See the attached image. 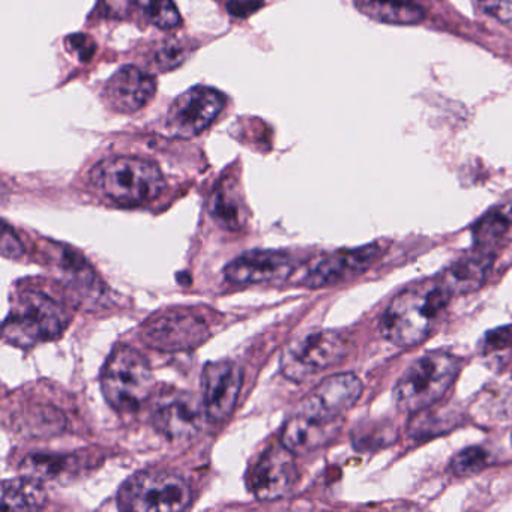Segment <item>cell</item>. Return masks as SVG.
Segmentation results:
<instances>
[{
    "label": "cell",
    "mask_w": 512,
    "mask_h": 512,
    "mask_svg": "<svg viewBox=\"0 0 512 512\" xmlns=\"http://www.w3.org/2000/svg\"><path fill=\"white\" fill-rule=\"evenodd\" d=\"M461 370V359L446 352H428L409 365L392 392L400 412L419 413L436 404L451 388Z\"/></svg>",
    "instance_id": "3"
},
{
    "label": "cell",
    "mask_w": 512,
    "mask_h": 512,
    "mask_svg": "<svg viewBox=\"0 0 512 512\" xmlns=\"http://www.w3.org/2000/svg\"><path fill=\"white\" fill-rule=\"evenodd\" d=\"M155 91L157 85L154 77L143 73L139 68L127 65L110 77L104 88V97L113 110L130 115L148 106Z\"/></svg>",
    "instance_id": "16"
},
{
    "label": "cell",
    "mask_w": 512,
    "mask_h": 512,
    "mask_svg": "<svg viewBox=\"0 0 512 512\" xmlns=\"http://www.w3.org/2000/svg\"><path fill=\"white\" fill-rule=\"evenodd\" d=\"M226 107V97L217 89L196 86L179 95L167 113V131L181 139L199 136Z\"/></svg>",
    "instance_id": "10"
},
{
    "label": "cell",
    "mask_w": 512,
    "mask_h": 512,
    "mask_svg": "<svg viewBox=\"0 0 512 512\" xmlns=\"http://www.w3.org/2000/svg\"><path fill=\"white\" fill-rule=\"evenodd\" d=\"M451 298L439 277L412 284L392 299L380 319V332L395 346H418L437 328Z\"/></svg>",
    "instance_id": "1"
},
{
    "label": "cell",
    "mask_w": 512,
    "mask_h": 512,
    "mask_svg": "<svg viewBox=\"0 0 512 512\" xmlns=\"http://www.w3.org/2000/svg\"><path fill=\"white\" fill-rule=\"evenodd\" d=\"M349 349V338L341 332H307L284 347L281 373L292 382H305L343 361Z\"/></svg>",
    "instance_id": "7"
},
{
    "label": "cell",
    "mask_w": 512,
    "mask_h": 512,
    "mask_svg": "<svg viewBox=\"0 0 512 512\" xmlns=\"http://www.w3.org/2000/svg\"><path fill=\"white\" fill-rule=\"evenodd\" d=\"M263 0H230L227 10L232 16L247 17L262 7Z\"/></svg>",
    "instance_id": "30"
},
{
    "label": "cell",
    "mask_w": 512,
    "mask_h": 512,
    "mask_svg": "<svg viewBox=\"0 0 512 512\" xmlns=\"http://www.w3.org/2000/svg\"><path fill=\"white\" fill-rule=\"evenodd\" d=\"M478 4L488 16L512 26V0H478Z\"/></svg>",
    "instance_id": "27"
},
{
    "label": "cell",
    "mask_w": 512,
    "mask_h": 512,
    "mask_svg": "<svg viewBox=\"0 0 512 512\" xmlns=\"http://www.w3.org/2000/svg\"><path fill=\"white\" fill-rule=\"evenodd\" d=\"M493 262L494 256L490 251L476 248L475 253L457 260L439 278L452 296L467 295L484 284Z\"/></svg>",
    "instance_id": "17"
},
{
    "label": "cell",
    "mask_w": 512,
    "mask_h": 512,
    "mask_svg": "<svg viewBox=\"0 0 512 512\" xmlns=\"http://www.w3.org/2000/svg\"><path fill=\"white\" fill-rule=\"evenodd\" d=\"M359 13L383 25L413 26L424 22L425 13L413 0H353Z\"/></svg>",
    "instance_id": "19"
},
{
    "label": "cell",
    "mask_w": 512,
    "mask_h": 512,
    "mask_svg": "<svg viewBox=\"0 0 512 512\" xmlns=\"http://www.w3.org/2000/svg\"><path fill=\"white\" fill-rule=\"evenodd\" d=\"M512 226V200L496 206L476 221L472 229L473 242L478 250H490Z\"/></svg>",
    "instance_id": "21"
},
{
    "label": "cell",
    "mask_w": 512,
    "mask_h": 512,
    "mask_svg": "<svg viewBox=\"0 0 512 512\" xmlns=\"http://www.w3.org/2000/svg\"><path fill=\"white\" fill-rule=\"evenodd\" d=\"M67 49L77 55L80 62H88L94 56L95 43L88 35L74 34L67 38Z\"/></svg>",
    "instance_id": "28"
},
{
    "label": "cell",
    "mask_w": 512,
    "mask_h": 512,
    "mask_svg": "<svg viewBox=\"0 0 512 512\" xmlns=\"http://www.w3.org/2000/svg\"><path fill=\"white\" fill-rule=\"evenodd\" d=\"M203 395L209 422H223L232 415L242 388V368L236 362H209L203 370Z\"/></svg>",
    "instance_id": "14"
},
{
    "label": "cell",
    "mask_w": 512,
    "mask_h": 512,
    "mask_svg": "<svg viewBox=\"0 0 512 512\" xmlns=\"http://www.w3.org/2000/svg\"><path fill=\"white\" fill-rule=\"evenodd\" d=\"M101 391L118 412L139 410L154 391V374L148 359L134 347H116L101 371Z\"/></svg>",
    "instance_id": "4"
},
{
    "label": "cell",
    "mask_w": 512,
    "mask_h": 512,
    "mask_svg": "<svg viewBox=\"0 0 512 512\" xmlns=\"http://www.w3.org/2000/svg\"><path fill=\"white\" fill-rule=\"evenodd\" d=\"M95 190L119 206H142L152 202L166 187L163 173L154 163L136 157L100 161L92 169Z\"/></svg>",
    "instance_id": "2"
},
{
    "label": "cell",
    "mask_w": 512,
    "mask_h": 512,
    "mask_svg": "<svg viewBox=\"0 0 512 512\" xmlns=\"http://www.w3.org/2000/svg\"><path fill=\"white\" fill-rule=\"evenodd\" d=\"M490 464V454L481 446H469L449 461V472L458 478L476 475Z\"/></svg>",
    "instance_id": "25"
},
{
    "label": "cell",
    "mask_w": 512,
    "mask_h": 512,
    "mask_svg": "<svg viewBox=\"0 0 512 512\" xmlns=\"http://www.w3.org/2000/svg\"><path fill=\"white\" fill-rule=\"evenodd\" d=\"M131 7L137 8L146 22L164 31L176 28L181 23V16L173 0H131Z\"/></svg>",
    "instance_id": "24"
},
{
    "label": "cell",
    "mask_w": 512,
    "mask_h": 512,
    "mask_svg": "<svg viewBox=\"0 0 512 512\" xmlns=\"http://www.w3.org/2000/svg\"><path fill=\"white\" fill-rule=\"evenodd\" d=\"M73 457L68 455H31L22 463L23 475L44 482L59 478L71 464Z\"/></svg>",
    "instance_id": "23"
},
{
    "label": "cell",
    "mask_w": 512,
    "mask_h": 512,
    "mask_svg": "<svg viewBox=\"0 0 512 512\" xmlns=\"http://www.w3.org/2000/svg\"><path fill=\"white\" fill-rule=\"evenodd\" d=\"M47 493L43 482L23 475L22 478L8 479L2 484L0 505L13 511H35L43 508Z\"/></svg>",
    "instance_id": "20"
},
{
    "label": "cell",
    "mask_w": 512,
    "mask_h": 512,
    "mask_svg": "<svg viewBox=\"0 0 512 512\" xmlns=\"http://www.w3.org/2000/svg\"><path fill=\"white\" fill-rule=\"evenodd\" d=\"M295 271V260L286 251L253 250L236 257L224 268L233 284H262L284 281Z\"/></svg>",
    "instance_id": "15"
},
{
    "label": "cell",
    "mask_w": 512,
    "mask_h": 512,
    "mask_svg": "<svg viewBox=\"0 0 512 512\" xmlns=\"http://www.w3.org/2000/svg\"><path fill=\"white\" fill-rule=\"evenodd\" d=\"M70 325V314L61 304L40 292L26 290L11 305L4 322V338L19 347L55 340Z\"/></svg>",
    "instance_id": "5"
},
{
    "label": "cell",
    "mask_w": 512,
    "mask_h": 512,
    "mask_svg": "<svg viewBox=\"0 0 512 512\" xmlns=\"http://www.w3.org/2000/svg\"><path fill=\"white\" fill-rule=\"evenodd\" d=\"M338 424L326 425L295 413L284 425L281 443L295 455H304L331 442Z\"/></svg>",
    "instance_id": "18"
},
{
    "label": "cell",
    "mask_w": 512,
    "mask_h": 512,
    "mask_svg": "<svg viewBox=\"0 0 512 512\" xmlns=\"http://www.w3.org/2000/svg\"><path fill=\"white\" fill-rule=\"evenodd\" d=\"M362 395V382L356 374L338 373L320 382L299 406V415L320 424H338Z\"/></svg>",
    "instance_id": "9"
},
{
    "label": "cell",
    "mask_w": 512,
    "mask_h": 512,
    "mask_svg": "<svg viewBox=\"0 0 512 512\" xmlns=\"http://www.w3.org/2000/svg\"><path fill=\"white\" fill-rule=\"evenodd\" d=\"M209 214L226 229H239L244 224V206L230 187L214 191L209 199Z\"/></svg>",
    "instance_id": "22"
},
{
    "label": "cell",
    "mask_w": 512,
    "mask_h": 512,
    "mask_svg": "<svg viewBox=\"0 0 512 512\" xmlns=\"http://www.w3.org/2000/svg\"><path fill=\"white\" fill-rule=\"evenodd\" d=\"M296 481L295 454L280 442L269 446L254 464L250 488L260 502H275L289 496Z\"/></svg>",
    "instance_id": "12"
},
{
    "label": "cell",
    "mask_w": 512,
    "mask_h": 512,
    "mask_svg": "<svg viewBox=\"0 0 512 512\" xmlns=\"http://www.w3.org/2000/svg\"><path fill=\"white\" fill-rule=\"evenodd\" d=\"M188 50L182 44L169 43L155 53V65L160 71H172L184 64Z\"/></svg>",
    "instance_id": "26"
},
{
    "label": "cell",
    "mask_w": 512,
    "mask_h": 512,
    "mask_svg": "<svg viewBox=\"0 0 512 512\" xmlns=\"http://www.w3.org/2000/svg\"><path fill=\"white\" fill-rule=\"evenodd\" d=\"M211 335L208 320L190 308H176L149 320L143 328V341L161 352L196 349Z\"/></svg>",
    "instance_id": "8"
},
{
    "label": "cell",
    "mask_w": 512,
    "mask_h": 512,
    "mask_svg": "<svg viewBox=\"0 0 512 512\" xmlns=\"http://www.w3.org/2000/svg\"><path fill=\"white\" fill-rule=\"evenodd\" d=\"M152 419L158 433L169 440L191 439L209 421L203 401L188 392H173L161 397Z\"/></svg>",
    "instance_id": "13"
},
{
    "label": "cell",
    "mask_w": 512,
    "mask_h": 512,
    "mask_svg": "<svg viewBox=\"0 0 512 512\" xmlns=\"http://www.w3.org/2000/svg\"><path fill=\"white\" fill-rule=\"evenodd\" d=\"M383 254L385 247L379 242L350 250L335 251L311 265L305 272L304 284L311 289H322L347 283L367 272Z\"/></svg>",
    "instance_id": "11"
},
{
    "label": "cell",
    "mask_w": 512,
    "mask_h": 512,
    "mask_svg": "<svg viewBox=\"0 0 512 512\" xmlns=\"http://www.w3.org/2000/svg\"><path fill=\"white\" fill-rule=\"evenodd\" d=\"M191 502L190 484L167 470L136 473L118 491V505L124 511L178 512L190 508Z\"/></svg>",
    "instance_id": "6"
},
{
    "label": "cell",
    "mask_w": 512,
    "mask_h": 512,
    "mask_svg": "<svg viewBox=\"0 0 512 512\" xmlns=\"http://www.w3.org/2000/svg\"><path fill=\"white\" fill-rule=\"evenodd\" d=\"M2 256L7 259H19L23 254V245L20 241L19 236L10 229L8 224H4L2 227Z\"/></svg>",
    "instance_id": "29"
}]
</instances>
